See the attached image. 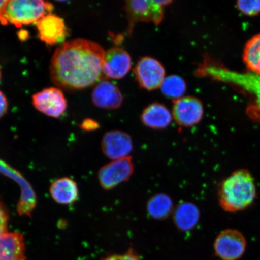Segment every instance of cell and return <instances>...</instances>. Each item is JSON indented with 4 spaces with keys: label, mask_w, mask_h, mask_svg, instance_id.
I'll use <instances>...</instances> for the list:
<instances>
[{
    "label": "cell",
    "mask_w": 260,
    "mask_h": 260,
    "mask_svg": "<svg viewBox=\"0 0 260 260\" xmlns=\"http://www.w3.org/2000/svg\"><path fill=\"white\" fill-rule=\"evenodd\" d=\"M237 8L244 15L254 16L260 13V1H238Z\"/></svg>",
    "instance_id": "22"
},
{
    "label": "cell",
    "mask_w": 260,
    "mask_h": 260,
    "mask_svg": "<svg viewBox=\"0 0 260 260\" xmlns=\"http://www.w3.org/2000/svg\"><path fill=\"white\" fill-rule=\"evenodd\" d=\"M8 102L5 94L0 90V118L5 116L8 110Z\"/></svg>",
    "instance_id": "25"
},
{
    "label": "cell",
    "mask_w": 260,
    "mask_h": 260,
    "mask_svg": "<svg viewBox=\"0 0 260 260\" xmlns=\"http://www.w3.org/2000/svg\"><path fill=\"white\" fill-rule=\"evenodd\" d=\"M132 58L128 52L119 47L105 51L103 58L104 76L112 79H121L129 73L132 68Z\"/></svg>",
    "instance_id": "12"
},
{
    "label": "cell",
    "mask_w": 260,
    "mask_h": 260,
    "mask_svg": "<svg viewBox=\"0 0 260 260\" xmlns=\"http://www.w3.org/2000/svg\"><path fill=\"white\" fill-rule=\"evenodd\" d=\"M102 260H142L134 249L129 248L123 254H115L107 256Z\"/></svg>",
    "instance_id": "23"
},
{
    "label": "cell",
    "mask_w": 260,
    "mask_h": 260,
    "mask_svg": "<svg viewBox=\"0 0 260 260\" xmlns=\"http://www.w3.org/2000/svg\"><path fill=\"white\" fill-rule=\"evenodd\" d=\"M134 73L139 86L147 90L160 88L165 79L162 64L151 57H144L136 64Z\"/></svg>",
    "instance_id": "8"
},
{
    "label": "cell",
    "mask_w": 260,
    "mask_h": 260,
    "mask_svg": "<svg viewBox=\"0 0 260 260\" xmlns=\"http://www.w3.org/2000/svg\"><path fill=\"white\" fill-rule=\"evenodd\" d=\"M175 207L172 198L167 194L158 193L154 195L146 204V211L151 218L164 220L172 215Z\"/></svg>",
    "instance_id": "19"
},
{
    "label": "cell",
    "mask_w": 260,
    "mask_h": 260,
    "mask_svg": "<svg viewBox=\"0 0 260 260\" xmlns=\"http://www.w3.org/2000/svg\"><path fill=\"white\" fill-rule=\"evenodd\" d=\"M128 20L129 34L138 22H152L155 25L161 23L164 17V6L160 1H126L125 6Z\"/></svg>",
    "instance_id": "5"
},
{
    "label": "cell",
    "mask_w": 260,
    "mask_h": 260,
    "mask_svg": "<svg viewBox=\"0 0 260 260\" xmlns=\"http://www.w3.org/2000/svg\"><path fill=\"white\" fill-rule=\"evenodd\" d=\"M246 246V240L241 232L229 229L217 235L213 248L215 255L221 259L237 260L245 253Z\"/></svg>",
    "instance_id": "6"
},
{
    "label": "cell",
    "mask_w": 260,
    "mask_h": 260,
    "mask_svg": "<svg viewBox=\"0 0 260 260\" xmlns=\"http://www.w3.org/2000/svg\"><path fill=\"white\" fill-rule=\"evenodd\" d=\"M160 88L165 96L177 100L184 95L187 85L183 78L177 75H171L165 78Z\"/></svg>",
    "instance_id": "21"
},
{
    "label": "cell",
    "mask_w": 260,
    "mask_h": 260,
    "mask_svg": "<svg viewBox=\"0 0 260 260\" xmlns=\"http://www.w3.org/2000/svg\"><path fill=\"white\" fill-rule=\"evenodd\" d=\"M2 79V72L1 67H0V82H1Z\"/></svg>",
    "instance_id": "29"
},
{
    "label": "cell",
    "mask_w": 260,
    "mask_h": 260,
    "mask_svg": "<svg viewBox=\"0 0 260 260\" xmlns=\"http://www.w3.org/2000/svg\"><path fill=\"white\" fill-rule=\"evenodd\" d=\"M134 171L135 164L131 156L113 160L100 169V183L105 190H112L128 181Z\"/></svg>",
    "instance_id": "7"
},
{
    "label": "cell",
    "mask_w": 260,
    "mask_h": 260,
    "mask_svg": "<svg viewBox=\"0 0 260 260\" xmlns=\"http://www.w3.org/2000/svg\"><path fill=\"white\" fill-rule=\"evenodd\" d=\"M28 32L25 31H21L19 32V38L20 40H25L28 38Z\"/></svg>",
    "instance_id": "28"
},
{
    "label": "cell",
    "mask_w": 260,
    "mask_h": 260,
    "mask_svg": "<svg viewBox=\"0 0 260 260\" xmlns=\"http://www.w3.org/2000/svg\"><path fill=\"white\" fill-rule=\"evenodd\" d=\"M210 72L217 79L232 84L251 96L252 103L247 112L253 121L260 122V74L250 71L240 73L220 67L211 68Z\"/></svg>",
    "instance_id": "4"
},
{
    "label": "cell",
    "mask_w": 260,
    "mask_h": 260,
    "mask_svg": "<svg viewBox=\"0 0 260 260\" xmlns=\"http://www.w3.org/2000/svg\"><path fill=\"white\" fill-rule=\"evenodd\" d=\"M6 3H7L6 0H0V19H1L3 11H4Z\"/></svg>",
    "instance_id": "27"
},
{
    "label": "cell",
    "mask_w": 260,
    "mask_h": 260,
    "mask_svg": "<svg viewBox=\"0 0 260 260\" xmlns=\"http://www.w3.org/2000/svg\"><path fill=\"white\" fill-rule=\"evenodd\" d=\"M24 237L19 233H6L0 236V260H25Z\"/></svg>",
    "instance_id": "15"
},
{
    "label": "cell",
    "mask_w": 260,
    "mask_h": 260,
    "mask_svg": "<svg viewBox=\"0 0 260 260\" xmlns=\"http://www.w3.org/2000/svg\"><path fill=\"white\" fill-rule=\"evenodd\" d=\"M32 100L36 109L52 118H59L67 108L64 94L57 87L44 89L35 93Z\"/></svg>",
    "instance_id": "10"
},
{
    "label": "cell",
    "mask_w": 260,
    "mask_h": 260,
    "mask_svg": "<svg viewBox=\"0 0 260 260\" xmlns=\"http://www.w3.org/2000/svg\"><path fill=\"white\" fill-rule=\"evenodd\" d=\"M172 115L178 125L191 127L197 125L203 119V103L194 96L182 97L174 101Z\"/></svg>",
    "instance_id": "9"
},
{
    "label": "cell",
    "mask_w": 260,
    "mask_h": 260,
    "mask_svg": "<svg viewBox=\"0 0 260 260\" xmlns=\"http://www.w3.org/2000/svg\"><path fill=\"white\" fill-rule=\"evenodd\" d=\"M243 60L250 72L260 74V34L247 42Z\"/></svg>",
    "instance_id": "20"
},
{
    "label": "cell",
    "mask_w": 260,
    "mask_h": 260,
    "mask_svg": "<svg viewBox=\"0 0 260 260\" xmlns=\"http://www.w3.org/2000/svg\"><path fill=\"white\" fill-rule=\"evenodd\" d=\"M102 148L106 157L112 160L127 157L133 150V139L128 133L112 130L104 135Z\"/></svg>",
    "instance_id": "11"
},
{
    "label": "cell",
    "mask_w": 260,
    "mask_h": 260,
    "mask_svg": "<svg viewBox=\"0 0 260 260\" xmlns=\"http://www.w3.org/2000/svg\"><path fill=\"white\" fill-rule=\"evenodd\" d=\"M40 40L48 45L62 42L66 38L68 29L62 18L48 14L36 23Z\"/></svg>",
    "instance_id": "13"
},
{
    "label": "cell",
    "mask_w": 260,
    "mask_h": 260,
    "mask_svg": "<svg viewBox=\"0 0 260 260\" xmlns=\"http://www.w3.org/2000/svg\"><path fill=\"white\" fill-rule=\"evenodd\" d=\"M8 220V211L4 204L0 202V236L7 233Z\"/></svg>",
    "instance_id": "24"
},
{
    "label": "cell",
    "mask_w": 260,
    "mask_h": 260,
    "mask_svg": "<svg viewBox=\"0 0 260 260\" xmlns=\"http://www.w3.org/2000/svg\"><path fill=\"white\" fill-rule=\"evenodd\" d=\"M92 102L96 107L105 109H116L122 105L123 97L118 87L110 81L98 83L92 93Z\"/></svg>",
    "instance_id": "14"
},
{
    "label": "cell",
    "mask_w": 260,
    "mask_h": 260,
    "mask_svg": "<svg viewBox=\"0 0 260 260\" xmlns=\"http://www.w3.org/2000/svg\"><path fill=\"white\" fill-rule=\"evenodd\" d=\"M221 208L230 213L247 209L254 202L256 187L254 178L246 169H239L223 180L217 190Z\"/></svg>",
    "instance_id": "2"
},
{
    "label": "cell",
    "mask_w": 260,
    "mask_h": 260,
    "mask_svg": "<svg viewBox=\"0 0 260 260\" xmlns=\"http://www.w3.org/2000/svg\"><path fill=\"white\" fill-rule=\"evenodd\" d=\"M174 225L181 232H189L197 225L200 211L194 204L182 202L177 205L172 213Z\"/></svg>",
    "instance_id": "17"
},
{
    "label": "cell",
    "mask_w": 260,
    "mask_h": 260,
    "mask_svg": "<svg viewBox=\"0 0 260 260\" xmlns=\"http://www.w3.org/2000/svg\"><path fill=\"white\" fill-rule=\"evenodd\" d=\"M105 51L95 42L77 39L55 51L50 66L52 82L66 90L87 88L102 79Z\"/></svg>",
    "instance_id": "1"
},
{
    "label": "cell",
    "mask_w": 260,
    "mask_h": 260,
    "mask_svg": "<svg viewBox=\"0 0 260 260\" xmlns=\"http://www.w3.org/2000/svg\"><path fill=\"white\" fill-rule=\"evenodd\" d=\"M143 124L154 129H165L171 124L172 115L167 107L161 103L151 104L144 110L141 116Z\"/></svg>",
    "instance_id": "16"
},
{
    "label": "cell",
    "mask_w": 260,
    "mask_h": 260,
    "mask_svg": "<svg viewBox=\"0 0 260 260\" xmlns=\"http://www.w3.org/2000/svg\"><path fill=\"white\" fill-rule=\"evenodd\" d=\"M54 9L51 3L41 0H11L7 1L0 23L21 28L22 25L37 23Z\"/></svg>",
    "instance_id": "3"
},
{
    "label": "cell",
    "mask_w": 260,
    "mask_h": 260,
    "mask_svg": "<svg viewBox=\"0 0 260 260\" xmlns=\"http://www.w3.org/2000/svg\"><path fill=\"white\" fill-rule=\"evenodd\" d=\"M98 126L99 125L97 122L91 119L85 120L82 123V128L86 130L95 129L97 128Z\"/></svg>",
    "instance_id": "26"
},
{
    "label": "cell",
    "mask_w": 260,
    "mask_h": 260,
    "mask_svg": "<svg viewBox=\"0 0 260 260\" xmlns=\"http://www.w3.org/2000/svg\"><path fill=\"white\" fill-rule=\"evenodd\" d=\"M50 193L56 202L62 204L73 203L79 197L77 184L70 178H61L54 181L51 185Z\"/></svg>",
    "instance_id": "18"
}]
</instances>
